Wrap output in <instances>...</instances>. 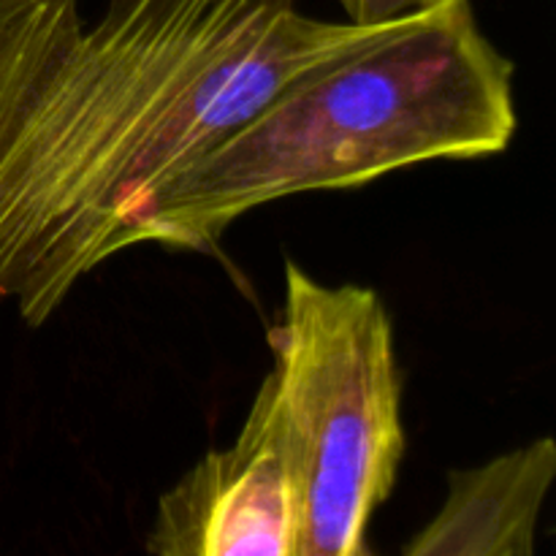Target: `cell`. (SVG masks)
<instances>
[{"instance_id": "6da1fadb", "label": "cell", "mask_w": 556, "mask_h": 556, "mask_svg": "<svg viewBox=\"0 0 556 556\" xmlns=\"http://www.w3.org/2000/svg\"><path fill=\"white\" fill-rule=\"evenodd\" d=\"M389 25L296 0H0V309L47 324L155 185Z\"/></svg>"}, {"instance_id": "7a4b0ae2", "label": "cell", "mask_w": 556, "mask_h": 556, "mask_svg": "<svg viewBox=\"0 0 556 556\" xmlns=\"http://www.w3.org/2000/svg\"><path fill=\"white\" fill-rule=\"evenodd\" d=\"M514 74L472 0H432L293 79L155 185L125 226L123 253L139 244L215 253L239 217L275 201L497 155L519 125Z\"/></svg>"}, {"instance_id": "3957f363", "label": "cell", "mask_w": 556, "mask_h": 556, "mask_svg": "<svg viewBox=\"0 0 556 556\" xmlns=\"http://www.w3.org/2000/svg\"><path fill=\"white\" fill-rule=\"evenodd\" d=\"M275 400L299 494V556H369V525L407 451L394 320L369 286H326L286 258L269 329Z\"/></svg>"}, {"instance_id": "277c9868", "label": "cell", "mask_w": 556, "mask_h": 556, "mask_svg": "<svg viewBox=\"0 0 556 556\" xmlns=\"http://www.w3.org/2000/svg\"><path fill=\"white\" fill-rule=\"evenodd\" d=\"M144 548L157 556H299V494L269 386L228 448L201 456L163 497Z\"/></svg>"}, {"instance_id": "5b68a950", "label": "cell", "mask_w": 556, "mask_h": 556, "mask_svg": "<svg viewBox=\"0 0 556 556\" xmlns=\"http://www.w3.org/2000/svg\"><path fill=\"white\" fill-rule=\"evenodd\" d=\"M556 483V440L448 472L438 514L402 546L405 556H532L538 519Z\"/></svg>"}, {"instance_id": "8992f818", "label": "cell", "mask_w": 556, "mask_h": 556, "mask_svg": "<svg viewBox=\"0 0 556 556\" xmlns=\"http://www.w3.org/2000/svg\"><path fill=\"white\" fill-rule=\"evenodd\" d=\"M345 11V22L362 27L386 25V22L402 20V16L421 11L432 0H337Z\"/></svg>"}]
</instances>
